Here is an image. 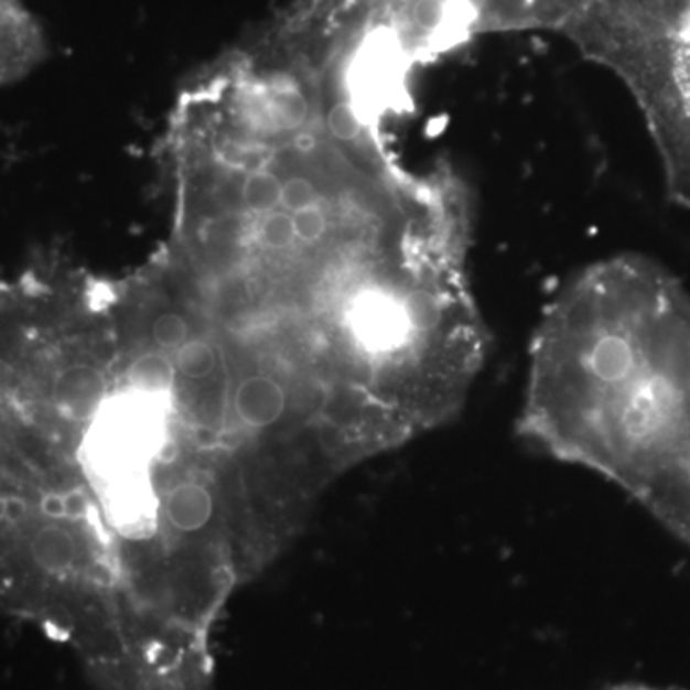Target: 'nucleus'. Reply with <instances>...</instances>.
<instances>
[{
	"mask_svg": "<svg viewBox=\"0 0 690 690\" xmlns=\"http://www.w3.org/2000/svg\"><path fill=\"white\" fill-rule=\"evenodd\" d=\"M173 363H175L176 373H181L191 380H202L214 373L217 355L212 345L202 339H194L176 349Z\"/></svg>",
	"mask_w": 690,
	"mask_h": 690,
	"instance_id": "nucleus-12",
	"label": "nucleus"
},
{
	"mask_svg": "<svg viewBox=\"0 0 690 690\" xmlns=\"http://www.w3.org/2000/svg\"><path fill=\"white\" fill-rule=\"evenodd\" d=\"M7 520V497H0V521Z\"/></svg>",
	"mask_w": 690,
	"mask_h": 690,
	"instance_id": "nucleus-23",
	"label": "nucleus"
},
{
	"mask_svg": "<svg viewBox=\"0 0 690 690\" xmlns=\"http://www.w3.org/2000/svg\"><path fill=\"white\" fill-rule=\"evenodd\" d=\"M326 127L332 137L342 142H353L363 132V119L352 103H338L332 106L326 116Z\"/></svg>",
	"mask_w": 690,
	"mask_h": 690,
	"instance_id": "nucleus-14",
	"label": "nucleus"
},
{
	"mask_svg": "<svg viewBox=\"0 0 690 690\" xmlns=\"http://www.w3.org/2000/svg\"><path fill=\"white\" fill-rule=\"evenodd\" d=\"M573 347L587 463L690 545V295L650 261H614L587 287Z\"/></svg>",
	"mask_w": 690,
	"mask_h": 690,
	"instance_id": "nucleus-1",
	"label": "nucleus"
},
{
	"mask_svg": "<svg viewBox=\"0 0 690 690\" xmlns=\"http://www.w3.org/2000/svg\"><path fill=\"white\" fill-rule=\"evenodd\" d=\"M165 397L129 389L104 399L85 440L90 471L104 484L148 474L168 433Z\"/></svg>",
	"mask_w": 690,
	"mask_h": 690,
	"instance_id": "nucleus-4",
	"label": "nucleus"
},
{
	"mask_svg": "<svg viewBox=\"0 0 690 690\" xmlns=\"http://www.w3.org/2000/svg\"><path fill=\"white\" fill-rule=\"evenodd\" d=\"M564 33L624 79L647 116L669 194L690 206V0H585Z\"/></svg>",
	"mask_w": 690,
	"mask_h": 690,
	"instance_id": "nucleus-2",
	"label": "nucleus"
},
{
	"mask_svg": "<svg viewBox=\"0 0 690 690\" xmlns=\"http://www.w3.org/2000/svg\"><path fill=\"white\" fill-rule=\"evenodd\" d=\"M319 204V191L315 184L309 181L308 176H290L287 181H282V191H280V207L284 212L295 214L300 209Z\"/></svg>",
	"mask_w": 690,
	"mask_h": 690,
	"instance_id": "nucleus-16",
	"label": "nucleus"
},
{
	"mask_svg": "<svg viewBox=\"0 0 690 690\" xmlns=\"http://www.w3.org/2000/svg\"><path fill=\"white\" fill-rule=\"evenodd\" d=\"M235 409L246 427H272L287 411V391L271 376H248L236 389Z\"/></svg>",
	"mask_w": 690,
	"mask_h": 690,
	"instance_id": "nucleus-5",
	"label": "nucleus"
},
{
	"mask_svg": "<svg viewBox=\"0 0 690 690\" xmlns=\"http://www.w3.org/2000/svg\"><path fill=\"white\" fill-rule=\"evenodd\" d=\"M155 344L162 349H179L181 345L188 342L191 328L183 316L176 313H165V315L155 319L154 328H152Z\"/></svg>",
	"mask_w": 690,
	"mask_h": 690,
	"instance_id": "nucleus-17",
	"label": "nucleus"
},
{
	"mask_svg": "<svg viewBox=\"0 0 690 690\" xmlns=\"http://www.w3.org/2000/svg\"><path fill=\"white\" fill-rule=\"evenodd\" d=\"M64 505H66V518L69 520H82L87 516L88 500L83 492L64 493Z\"/></svg>",
	"mask_w": 690,
	"mask_h": 690,
	"instance_id": "nucleus-19",
	"label": "nucleus"
},
{
	"mask_svg": "<svg viewBox=\"0 0 690 690\" xmlns=\"http://www.w3.org/2000/svg\"><path fill=\"white\" fill-rule=\"evenodd\" d=\"M168 520L184 533L206 528L214 515V497L206 485L198 482H181L168 495Z\"/></svg>",
	"mask_w": 690,
	"mask_h": 690,
	"instance_id": "nucleus-7",
	"label": "nucleus"
},
{
	"mask_svg": "<svg viewBox=\"0 0 690 690\" xmlns=\"http://www.w3.org/2000/svg\"><path fill=\"white\" fill-rule=\"evenodd\" d=\"M282 181L271 171L251 173L242 186L244 204L254 214H271L280 206Z\"/></svg>",
	"mask_w": 690,
	"mask_h": 690,
	"instance_id": "nucleus-11",
	"label": "nucleus"
},
{
	"mask_svg": "<svg viewBox=\"0 0 690 690\" xmlns=\"http://www.w3.org/2000/svg\"><path fill=\"white\" fill-rule=\"evenodd\" d=\"M292 220H294L295 240H302L305 244L319 242L328 228V219L321 204H313L295 212L292 214Z\"/></svg>",
	"mask_w": 690,
	"mask_h": 690,
	"instance_id": "nucleus-18",
	"label": "nucleus"
},
{
	"mask_svg": "<svg viewBox=\"0 0 690 690\" xmlns=\"http://www.w3.org/2000/svg\"><path fill=\"white\" fill-rule=\"evenodd\" d=\"M28 515V505L20 497H7V520L20 521Z\"/></svg>",
	"mask_w": 690,
	"mask_h": 690,
	"instance_id": "nucleus-21",
	"label": "nucleus"
},
{
	"mask_svg": "<svg viewBox=\"0 0 690 690\" xmlns=\"http://www.w3.org/2000/svg\"><path fill=\"white\" fill-rule=\"evenodd\" d=\"M608 690H673V689H656V687H648V684H622V687H614Z\"/></svg>",
	"mask_w": 690,
	"mask_h": 690,
	"instance_id": "nucleus-22",
	"label": "nucleus"
},
{
	"mask_svg": "<svg viewBox=\"0 0 690 690\" xmlns=\"http://www.w3.org/2000/svg\"><path fill=\"white\" fill-rule=\"evenodd\" d=\"M271 111L280 129H300L309 116L308 100L298 87H280L272 95Z\"/></svg>",
	"mask_w": 690,
	"mask_h": 690,
	"instance_id": "nucleus-13",
	"label": "nucleus"
},
{
	"mask_svg": "<svg viewBox=\"0 0 690 690\" xmlns=\"http://www.w3.org/2000/svg\"><path fill=\"white\" fill-rule=\"evenodd\" d=\"M41 513L51 520H64L66 518V505L64 495L60 493H46L41 500Z\"/></svg>",
	"mask_w": 690,
	"mask_h": 690,
	"instance_id": "nucleus-20",
	"label": "nucleus"
},
{
	"mask_svg": "<svg viewBox=\"0 0 690 690\" xmlns=\"http://www.w3.org/2000/svg\"><path fill=\"white\" fill-rule=\"evenodd\" d=\"M56 397L60 405L77 419L95 417L106 399L103 378L93 368H69L58 380Z\"/></svg>",
	"mask_w": 690,
	"mask_h": 690,
	"instance_id": "nucleus-8",
	"label": "nucleus"
},
{
	"mask_svg": "<svg viewBox=\"0 0 690 690\" xmlns=\"http://www.w3.org/2000/svg\"><path fill=\"white\" fill-rule=\"evenodd\" d=\"M175 363L162 353H144L139 359L132 360L127 370L129 388L150 393V396H168L175 382Z\"/></svg>",
	"mask_w": 690,
	"mask_h": 690,
	"instance_id": "nucleus-10",
	"label": "nucleus"
},
{
	"mask_svg": "<svg viewBox=\"0 0 690 690\" xmlns=\"http://www.w3.org/2000/svg\"><path fill=\"white\" fill-rule=\"evenodd\" d=\"M31 557L46 572H64L77 557L75 539L62 526H44L31 539Z\"/></svg>",
	"mask_w": 690,
	"mask_h": 690,
	"instance_id": "nucleus-9",
	"label": "nucleus"
},
{
	"mask_svg": "<svg viewBox=\"0 0 690 690\" xmlns=\"http://www.w3.org/2000/svg\"><path fill=\"white\" fill-rule=\"evenodd\" d=\"M106 499L111 518L126 528L144 524L154 510V489L148 482V474L111 482Z\"/></svg>",
	"mask_w": 690,
	"mask_h": 690,
	"instance_id": "nucleus-6",
	"label": "nucleus"
},
{
	"mask_svg": "<svg viewBox=\"0 0 690 690\" xmlns=\"http://www.w3.org/2000/svg\"><path fill=\"white\" fill-rule=\"evenodd\" d=\"M261 240L271 250H287L290 244H294L295 230L292 214L284 209H274L267 214L261 225Z\"/></svg>",
	"mask_w": 690,
	"mask_h": 690,
	"instance_id": "nucleus-15",
	"label": "nucleus"
},
{
	"mask_svg": "<svg viewBox=\"0 0 690 690\" xmlns=\"http://www.w3.org/2000/svg\"><path fill=\"white\" fill-rule=\"evenodd\" d=\"M585 0H386L412 62L432 60L484 33L564 31Z\"/></svg>",
	"mask_w": 690,
	"mask_h": 690,
	"instance_id": "nucleus-3",
	"label": "nucleus"
}]
</instances>
